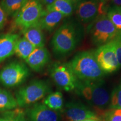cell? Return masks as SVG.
Masks as SVG:
<instances>
[{
  "mask_svg": "<svg viewBox=\"0 0 121 121\" xmlns=\"http://www.w3.org/2000/svg\"><path fill=\"white\" fill-rule=\"evenodd\" d=\"M94 52L100 67L105 74L120 69L112 41L98 47Z\"/></svg>",
  "mask_w": 121,
  "mask_h": 121,
  "instance_id": "cell-10",
  "label": "cell"
},
{
  "mask_svg": "<svg viewBox=\"0 0 121 121\" xmlns=\"http://www.w3.org/2000/svg\"><path fill=\"white\" fill-rule=\"evenodd\" d=\"M117 55V60L118 61L119 68L121 67V33H119L117 37L112 40Z\"/></svg>",
  "mask_w": 121,
  "mask_h": 121,
  "instance_id": "cell-26",
  "label": "cell"
},
{
  "mask_svg": "<svg viewBox=\"0 0 121 121\" xmlns=\"http://www.w3.org/2000/svg\"><path fill=\"white\" fill-rule=\"evenodd\" d=\"M81 121H98L96 120V119H87Z\"/></svg>",
  "mask_w": 121,
  "mask_h": 121,
  "instance_id": "cell-30",
  "label": "cell"
},
{
  "mask_svg": "<svg viewBox=\"0 0 121 121\" xmlns=\"http://www.w3.org/2000/svg\"><path fill=\"white\" fill-rule=\"evenodd\" d=\"M0 121H28V120L23 110L19 108H15L2 113L0 116Z\"/></svg>",
  "mask_w": 121,
  "mask_h": 121,
  "instance_id": "cell-22",
  "label": "cell"
},
{
  "mask_svg": "<svg viewBox=\"0 0 121 121\" xmlns=\"http://www.w3.org/2000/svg\"><path fill=\"white\" fill-rule=\"evenodd\" d=\"M69 63L80 81L103 80L105 75L96 61L93 51L79 52Z\"/></svg>",
  "mask_w": 121,
  "mask_h": 121,
  "instance_id": "cell-2",
  "label": "cell"
},
{
  "mask_svg": "<svg viewBox=\"0 0 121 121\" xmlns=\"http://www.w3.org/2000/svg\"><path fill=\"white\" fill-rule=\"evenodd\" d=\"M87 30L92 43L97 47L111 42L119 34L106 15H100L96 17L89 24Z\"/></svg>",
  "mask_w": 121,
  "mask_h": 121,
  "instance_id": "cell-4",
  "label": "cell"
},
{
  "mask_svg": "<svg viewBox=\"0 0 121 121\" xmlns=\"http://www.w3.org/2000/svg\"><path fill=\"white\" fill-rule=\"evenodd\" d=\"M50 75L56 85L60 89L71 91L78 86L79 80L69 62L54 63L50 69Z\"/></svg>",
  "mask_w": 121,
  "mask_h": 121,
  "instance_id": "cell-7",
  "label": "cell"
},
{
  "mask_svg": "<svg viewBox=\"0 0 121 121\" xmlns=\"http://www.w3.org/2000/svg\"><path fill=\"white\" fill-rule=\"evenodd\" d=\"M96 1H99V2H107V1H109V0H96Z\"/></svg>",
  "mask_w": 121,
  "mask_h": 121,
  "instance_id": "cell-31",
  "label": "cell"
},
{
  "mask_svg": "<svg viewBox=\"0 0 121 121\" xmlns=\"http://www.w3.org/2000/svg\"><path fill=\"white\" fill-rule=\"evenodd\" d=\"M35 48V47L26 38L20 37L15 44V53L19 58L25 60Z\"/></svg>",
  "mask_w": 121,
  "mask_h": 121,
  "instance_id": "cell-18",
  "label": "cell"
},
{
  "mask_svg": "<svg viewBox=\"0 0 121 121\" xmlns=\"http://www.w3.org/2000/svg\"><path fill=\"white\" fill-rule=\"evenodd\" d=\"M64 113L67 121H81L87 119H94L99 121L96 113L85 104L79 102L68 103L65 106Z\"/></svg>",
  "mask_w": 121,
  "mask_h": 121,
  "instance_id": "cell-11",
  "label": "cell"
},
{
  "mask_svg": "<svg viewBox=\"0 0 121 121\" xmlns=\"http://www.w3.org/2000/svg\"><path fill=\"white\" fill-rule=\"evenodd\" d=\"M84 29L80 22L75 20H66L54 33L51 47L54 55L63 58L72 53L82 41Z\"/></svg>",
  "mask_w": 121,
  "mask_h": 121,
  "instance_id": "cell-1",
  "label": "cell"
},
{
  "mask_svg": "<svg viewBox=\"0 0 121 121\" xmlns=\"http://www.w3.org/2000/svg\"><path fill=\"white\" fill-rule=\"evenodd\" d=\"M51 56L46 48H36L31 54L25 60V62L31 69L40 72L50 62Z\"/></svg>",
  "mask_w": 121,
  "mask_h": 121,
  "instance_id": "cell-13",
  "label": "cell"
},
{
  "mask_svg": "<svg viewBox=\"0 0 121 121\" xmlns=\"http://www.w3.org/2000/svg\"><path fill=\"white\" fill-rule=\"evenodd\" d=\"M72 1L74 2H80V1H83V0H72Z\"/></svg>",
  "mask_w": 121,
  "mask_h": 121,
  "instance_id": "cell-32",
  "label": "cell"
},
{
  "mask_svg": "<svg viewBox=\"0 0 121 121\" xmlns=\"http://www.w3.org/2000/svg\"><path fill=\"white\" fill-rule=\"evenodd\" d=\"M111 7H121V0H109Z\"/></svg>",
  "mask_w": 121,
  "mask_h": 121,
  "instance_id": "cell-28",
  "label": "cell"
},
{
  "mask_svg": "<svg viewBox=\"0 0 121 121\" xmlns=\"http://www.w3.org/2000/svg\"><path fill=\"white\" fill-rule=\"evenodd\" d=\"M106 15L118 32L121 33V7H109Z\"/></svg>",
  "mask_w": 121,
  "mask_h": 121,
  "instance_id": "cell-23",
  "label": "cell"
},
{
  "mask_svg": "<svg viewBox=\"0 0 121 121\" xmlns=\"http://www.w3.org/2000/svg\"><path fill=\"white\" fill-rule=\"evenodd\" d=\"M107 2H101L96 0H83L76 4V16L80 23L90 24L96 17L106 15L108 7Z\"/></svg>",
  "mask_w": 121,
  "mask_h": 121,
  "instance_id": "cell-9",
  "label": "cell"
},
{
  "mask_svg": "<svg viewBox=\"0 0 121 121\" xmlns=\"http://www.w3.org/2000/svg\"><path fill=\"white\" fill-rule=\"evenodd\" d=\"M43 104L53 110H60L63 107V95L60 91L51 93L44 100Z\"/></svg>",
  "mask_w": 121,
  "mask_h": 121,
  "instance_id": "cell-21",
  "label": "cell"
},
{
  "mask_svg": "<svg viewBox=\"0 0 121 121\" xmlns=\"http://www.w3.org/2000/svg\"><path fill=\"white\" fill-rule=\"evenodd\" d=\"M7 16L2 7L0 5V31L4 28V25L7 22Z\"/></svg>",
  "mask_w": 121,
  "mask_h": 121,
  "instance_id": "cell-27",
  "label": "cell"
},
{
  "mask_svg": "<svg viewBox=\"0 0 121 121\" xmlns=\"http://www.w3.org/2000/svg\"><path fill=\"white\" fill-rule=\"evenodd\" d=\"M103 121H121V109L107 110L103 116Z\"/></svg>",
  "mask_w": 121,
  "mask_h": 121,
  "instance_id": "cell-25",
  "label": "cell"
},
{
  "mask_svg": "<svg viewBox=\"0 0 121 121\" xmlns=\"http://www.w3.org/2000/svg\"><path fill=\"white\" fill-rule=\"evenodd\" d=\"M28 0H1L0 5L7 16L14 17Z\"/></svg>",
  "mask_w": 121,
  "mask_h": 121,
  "instance_id": "cell-19",
  "label": "cell"
},
{
  "mask_svg": "<svg viewBox=\"0 0 121 121\" xmlns=\"http://www.w3.org/2000/svg\"><path fill=\"white\" fill-rule=\"evenodd\" d=\"M22 33L24 37L36 48L44 47L45 37L43 30L37 24L22 30Z\"/></svg>",
  "mask_w": 121,
  "mask_h": 121,
  "instance_id": "cell-16",
  "label": "cell"
},
{
  "mask_svg": "<svg viewBox=\"0 0 121 121\" xmlns=\"http://www.w3.org/2000/svg\"><path fill=\"white\" fill-rule=\"evenodd\" d=\"M77 93L96 108L104 110L109 105L110 95L103 80L93 81H78L75 89Z\"/></svg>",
  "mask_w": 121,
  "mask_h": 121,
  "instance_id": "cell-3",
  "label": "cell"
},
{
  "mask_svg": "<svg viewBox=\"0 0 121 121\" xmlns=\"http://www.w3.org/2000/svg\"><path fill=\"white\" fill-rule=\"evenodd\" d=\"M109 108L110 109H121V84L113 89L110 95Z\"/></svg>",
  "mask_w": 121,
  "mask_h": 121,
  "instance_id": "cell-24",
  "label": "cell"
},
{
  "mask_svg": "<svg viewBox=\"0 0 121 121\" xmlns=\"http://www.w3.org/2000/svg\"><path fill=\"white\" fill-rule=\"evenodd\" d=\"M16 98L8 90L0 88V112L14 109L17 107Z\"/></svg>",
  "mask_w": 121,
  "mask_h": 121,
  "instance_id": "cell-20",
  "label": "cell"
},
{
  "mask_svg": "<svg viewBox=\"0 0 121 121\" xmlns=\"http://www.w3.org/2000/svg\"><path fill=\"white\" fill-rule=\"evenodd\" d=\"M51 91L49 85L45 81L35 80L21 87L16 92L17 105L24 107L34 104L44 97Z\"/></svg>",
  "mask_w": 121,
  "mask_h": 121,
  "instance_id": "cell-5",
  "label": "cell"
},
{
  "mask_svg": "<svg viewBox=\"0 0 121 121\" xmlns=\"http://www.w3.org/2000/svg\"><path fill=\"white\" fill-rule=\"evenodd\" d=\"M42 5H44L47 6L51 4H52L55 0H37Z\"/></svg>",
  "mask_w": 121,
  "mask_h": 121,
  "instance_id": "cell-29",
  "label": "cell"
},
{
  "mask_svg": "<svg viewBox=\"0 0 121 121\" xmlns=\"http://www.w3.org/2000/svg\"><path fill=\"white\" fill-rule=\"evenodd\" d=\"M65 17L64 15L57 11L45 10L37 24L42 30L51 32L58 26Z\"/></svg>",
  "mask_w": 121,
  "mask_h": 121,
  "instance_id": "cell-15",
  "label": "cell"
},
{
  "mask_svg": "<svg viewBox=\"0 0 121 121\" xmlns=\"http://www.w3.org/2000/svg\"><path fill=\"white\" fill-rule=\"evenodd\" d=\"M26 114L31 121H58L59 114L43 103L35 104L27 110Z\"/></svg>",
  "mask_w": 121,
  "mask_h": 121,
  "instance_id": "cell-12",
  "label": "cell"
},
{
  "mask_svg": "<svg viewBox=\"0 0 121 121\" xmlns=\"http://www.w3.org/2000/svg\"><path fill=\"white\" fill-rule=\"evenodd\" d=\"M44 11L43 6L37 0H28L13 17L15 24L22 30L35 25Z\"/></svg>",
  "mask_w": 121,
  "mask_h": 121,
  "instance_id": "cell-8",
  "label": "cell"
},
{
  "mask_svg": "<svg viewBox=\"0 0 121 121\" xmlns=\"http://www.w3.org/2000/svg\"><path fill=\"white\" fill-rule=\"evenodd\" d=\"M20 37L16 33H7L0 37V63L15 54V44Z\"/></svg>",
  "mask_w": 121,
  "mask_h": 121,
  "instance_id": "cell-14",
  "label": "cell"
},
{
  "mask_svg": "<svg viewBox=\"0 0 121 121\" xmlns=\"http://www.w3.org/2000/svg\"><path fill=\"white\" fill-rule=\"evenodd\" d=\"M29 75V69L25 63L14 60L0 70V83L7 87H16L23 83Z\"/></svg>",
  "mask_w": 121,
  "mask_h": 121,
  "instance_id": "cell-6",
  "label": "cell"
},
{
  "mask_svg": "<svg viewBox=\"0 0 121 121\" xmlns=\"http://www.w3.org/2000/svg\"><path fill=\"white\" fill-rule=\"evenodd\" d=\"M75 7L74 2L72 0H55L52 4L47 6L46 10L57 11L65 17H69L75 11Z\"/></svg>",
  "mask_w": 121,
  "mask_h": 121,
  "instance_id": "cell-17",
  "label": "cell"
}]
</instances>
